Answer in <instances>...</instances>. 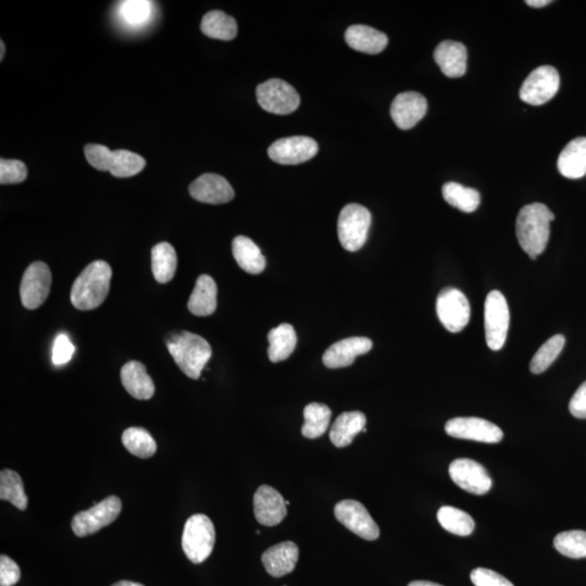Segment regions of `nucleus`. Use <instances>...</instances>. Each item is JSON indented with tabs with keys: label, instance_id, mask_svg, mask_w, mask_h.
Listing matches in <instances>:
<instances>
[{
	"label": "nucleus",
	"instance_id": "48",
	"mask_svg": "<svg viewBox=\"0 0 586 586\" xmlns=\"http://www.w3.org/2000/svg\"><path fill=\"white\" fill-rule=\"evenodd\" d=\"M112 586H144V585L136 582H132V581H120V582L113 584Z\"/></svg>",
	"mask_w": 586,
	"mask_h": 586
},
{
	"label": "nucleus",
	"instance_id": "5",
	"mask_svg": "<svg viewBox=\"0 0 586 586\" xmlns=\"http://www.w3.org/2000/svg\"><path fill=\"white\" fill-rule=\"evenodd\" d=\"M372 225L371 212L365 206L351 204L342 209L338 220V236L346 251H359L365 245Z\"/></svg>",
	"mask_w": 586,
	"mask_h": 586
},
{
	"label": "nucleus",
	"instance_id": "38",
	"mask_svg": "<svg viewBox=\"0 0 586 586\" xmlns=\"http://www.w3.org/2000/svg\"><path fill=\"white\" fill-rule=\"evenodd\" d=\"M564 344H566V339L563 335L553 336L552 338H549L534 354L530 363L531 372L538 375V373L547 371L557 359L560 352L563 351Z\"/></svg>",
	"mask_w": 586,
	"mask_h": 586
},
{
	"label": "nucleus",
	"instance_id": "22",
	"mask_svg": "<svg viewBox=\"0 0 586 586\" xmlns=\"http://www.w3.org/2000/svg\"><path fill=\"white\" fill-rule=\"evenodd\" d=\"M121 381L126 390L137 400H150L153 397L154 383L140 362H128L122 367Z\"/></svg>",
	"mask_w": 586,
	"mask_h": 586
},
{
	"label": "nucleus",
	"instance_id": "4",
	"mask_svg": "<svg viewBox=\"0 0 586 586\" xmlns=\"http://www.w3.org/2000/svg\"><path fill=\"white\" fill-rule=\"evenodd\" d=\"M215 544L214 522L204 513H197L186 521L181 547L193 564H201L210 557Z\"/></svg>",
	"mask_w": 586,
	"mask_h": 586
},
{
	"label": "nucleus",
	"instance_id": "42",
	"mask_svg": "<svg viewBox=\"0 0 586 586\" xmlns=\"http://www.w3.org/2000/svg\"><path fill=\"white\" fill-rule=\"evenodd\" d=\"M471 582L475 586H513L510 580L503 577L494 570L477 568L470 573Z\"/></svg>",
	"mask_w": 586,
	"mask_h": 586
},
{
	"label": "nucleus",
	"instance_id": "17",
	"mask_svg": "<svg viewBox=\"0 0 586 586\" xmlns=\"http://www.w3.org/2000/svg\"><path fill=\"white\" fill-rule=\"evenodd\" d=\"M428 103L422 93L406 92L398 93L391 105V117L398 128L411 129L426 116Z\"/></svg>",
	"mask_w": 586,
	"mask_h": 586
},
{
	"label": "nucleus",
	"instance_id": "39",
	"mask_svg": "<svg viewBox=\"0 0 586 586\" xmlns=\"http://www.w3.org/2000/svg\"><path fill=\"white\" fill-rule=\"evenodd\" d=\"M554 547L564 556L573 559L586 558V531L559 533L554 538Z\"/></svg>",
	"mask_w": 586,
	"mask_h": 586
},
{
	"label": "nucleus",
	"instance_id": "3",
	"mask_svg": "<svg viewBox=\"0 0 586 586\" xmlns=\"http://www.w3.org/2000/svg\"><path fill=\"white\" fill-rule=\"evenodd\" d=\"M167 346L180 371L190 380H199L212 356L209 342L199 335L179 331L171 335Z\"/></svg>",
	"mask_w": 586,
	"mask_h": 586
},
{
	"label": "nucleus",
	"instance_id": "16",
	"mask_svg": "<svg viewBox=\"0 0 586 586\" xmlns=\"http://www.w3.org/2000/svg\"><path fill=\"white\" fill-rule=\"evenodd\" d=\"M254 516L266 527L279 525L287 516V505L282 494L269 485L258 487L253 500Z\"/></svg>",
	"mask_w": 586,
	"mask_h": 586
},
{
	"label": "nucleus",
	"instance_id": "44",
	"mask_svg": "<svg viewBox=\"0 0 586 586\" xmlns=\"http://www.w3.org/2000/svg\"><path fill=\"white\" fill-rule=\"evenodd\" d=\"M21 570L12 558L0 556V586H13L19 582Z\"/></svg>",
	"mask_w": 586,
	"mask_h": 586
},
{
	"label": "nucleus",
	"instance_id": "47",
	"mask_svg": "<svg viewBox=\"0 0 586 586\" xmlns=\"http://www.w3.org/2000/svg\"><path fill=\"white\" fill-rule=\"evenodd\" d=\"M408 586H443L437 583L430 582V581H413Z\"/></svg>",
	"mask_w": 586,
	"mask_h": 586
},
{
	"label": "nucleus",
	"instance_id": "21",
	"mask_svg": "<svg viewBox=\"0 0 586 586\" xmlns=\"http://www.w3.org/2000/svg\"><path fill=\"white\" fill-rule=\"evenodd\" d=\"M434 60L444 75L456 79L467 70V49L459 41L444 40L434 50Z\"/></svg>",
	"mask_w": 586,
	"mask_h": 586
},
{
	"label": "nucleus",
	"instance_id": "25",
	"mask_svg": "<svg viewBox=\"0 0 586 586\" xmlns=\"http://www.w3.org/2000/svg\"><path fill=\"white\" fill-rule=\"evenodd\" d=\"M217 287L209 275H201L197 279L195 289L188 301L191 314L205 318L214 314L217 307Z\"/></svg>",
	"mask_w": 586,
	"mask_h": 586
},
{
	"label": "nucleus",
	"instance_id": "12",
	"mask_svg": "<svg viewBox=\"0 0 586 586\" xmlns=\"http://www.w3.org/2000/svg\"><path fill=\"white\" fill-rule=\"evenodd\" d=\"M51 287V272L44 262L31 264L21 280L20 297L23 307L36 310L48 298Z\"/></svg>",
	"mask_w": 586,
	"mask_h": 586
},
{
	"label": "nucleus",
	"instance_id": "49",
	"mask_svg": "<svg viewBox=\"0 0 586 586\" xmlns=\"http://www.w3.org/2000/svg\"><path fill=\"white\" fill-rule=\"evenodd\" d=\"M0 45H2V55H0V60L4 59V41H0Z\"/></svg>",
	"mask_w": 586,
	"mask_h": 586
},
{
	"label": "nucleus",
	"instance_id": "11",
	"mask_svg": "<svg viewBox=\"0 0 586 586\" xmlns=\"http://www.w3.org/2000/svg\"><path fill=\"white\" fill-rule=\"evenodd\" d=\"M335 516L342 525L364 540L375 541L380 536V527L360 502H339L335 507Z\"/></svg>",
	"mask_w": 586,
	"mask_h": 586
},
{
	"label": "nucleus",
	"instance_id": "8",
	"mask_svg": "<svg viewBox=\"0 0 586 586\" xmlns=\"http://www.w3.org/2000/svg\"><path fill=\"white\" fill-rule=\"evenodd\" d=\"M258 105L267 112L274 114H290L300 106L297 91L283 80L273 79L262 83L257 88Z\"/></svg>",
	"mask_w": 586,
	"mask_h": 586
},
{
	"label": "nucleus",
	"instance_id": "43",
	"mask_svg": "<svg viewBox=\"0 0 586 586\" xmlns=\"http://www.w3.org/2000/svg\"><path fill=\"white\" fill-rule=\"evenodd\" d=\"M75 347L65 334L57 337L53 349V362L57 366L66 364L74 356Z\"/></svg>",
	"mask_w": 586,
	"mask_h": 586
},
{
	"label": "nucleus",
	"instance_id": "28",
	"mask_svg": "<svg viewBox=\"0 0 586 586\" xmlns=\"http://www.w3.org/2000/svg\"><path fill=\"white\" fill-rule=\"evenodd\" d=\"M268 357L272 363L287 360L297 345L298 337L292 325L282 324L269 331Z\"/></svg>",
	"mask_w": 586,
	"mask_h": 586
},
{
	"label": "nucleus",
	"instance_id": "30",
	"mask_svg": "<svg viewBox=\"0 0 586 586\" xmlns=\"http://www.w3.org/2000/svg\"><path fill=\"white\" fill-rule=\"evenodd\" d=\"M202 33L207 38L232 40L236 38L238 27L236 20L219 10L207 13L201 22Z\"/></svg>",
	"mask_w": 586,
	"mask_h": 586
},
{
	"label": "nucleus",
	"instance_id": "18",
	"mask_svg": "<svg viewBox=\"0 0 586 586\" xmlns=\"http://www.w3.org/2000/svg\"><path fill=\"white\" fill-rule=\"evenodd\" d=\"M189 193L197 201L210 205L227 204L235 197V191L228 181L217 174L201 175L189 186Z\"/></svg>",
	"mask_w": 586,
	"mask_h": 586
},
{
	"label": "nucleus",
	"instance_id": "26",
	"mask_svg": "<svg viewBox=\"0 0 586 586\" xmlns=\"http://www.w3.org/2000/svg\"><path fill=\"white\" fill-rule=\"evenodd\" d=\"M366 426V417L362 412L342 413L330 430L329 438L336 448H345Z\"/></svg>",
	"mask_w": 586,
	"mask_h": 586
},
{
	"label": "nucleus",
	"instance_id": "13",
	"mask_svg": "<svg viewBox=\"0 0 586 586\" xmlns=\"http://www.w3.org/2000/svg\"><path fill=\"white\" fill-rule=\"evenodd\" d=\"M445 433L456 439L477 441L482 443H499L504 433L489 420L478 417H458L449 420Z\"/></svg>",
	"mask_w": 586,
	"mask_h": 586
},
{
	"label": "nucleus",
	"instance_id": "24",
	"mask_svg": "<svg viewBox=\"0 0 586 586\" xmlns=\"http://www.w3.org/2000/svg\"><path fill=\"white\" fill-rule=\"evenodd\" d=\"M559 173L569 179H582L586 175V137H578L570 142L559 154L557 161Z\"/></svg>",
	"mask_w": 586,
	"mask_h": 586
},
{
	"label": "nucleus",
	"instance_id": "6",
	"mask_svg": "<svg viewBox=\"0 0 586 586\" xmlns=\"http://www.w3.org/2000/svg\"><path fill=\"white\" fill-rule=\"evenodd\" d=\"M510 320V309L504 294L494 290L487 294L485 303V339L491 350L499 351L504 346Z\"/></svg>",
	"mask_w": 586,
	"mask_h": 586
},
{
	"label": "nucleus",
	"instance_id": "29",
	"mask_svg": "<svg viewBox=\"0 0 586 586\" xmlns=\"http://www.w3.org/2000/svg\"><path fill=\"white\" fill-rule=\"evenodd\" d=\"M152 268L154 279L159 284H167L173 279L178 268V256L169 242H161L152 250Z\"/></svg>",
	"mask_w": 586,
	"mask_h": 586
},
{
	"label": "nucleus",
	"instance_id": "36",
	"mask_svg": "<svg viewBox=\"0 0 586 586\" xmlns=\"http://www.w3.org/2000/svg\"><path fill=\"white\" fill-rule=\"evenodd\" d=\"M438 520L445 530L459 537H468L475 530L473 517L452 506L441 507Z\"/></svg>",
	"mask_w": 586,
	"mask_h": 586
},
{
	"label": "nucleus",
	"instance_id": "23",
	"mask_svg": "<svg viewBox=\"0 0 586 586\" xmlns=\"http://www.w3.org/2000/svg\"><path fill=\"white\" fill-rule=\"evenodd\" d=\"M345 41L352 49L368 55H378L385 50L388 38L385 33L367 25H352L346 30Z\"/></svg>",
	"mask_w": 586,
	"mask_h": 586
},
{
	"label": "nucleus",
	"instance_id": "31",
	"mask_svg": "<svg viewBox=\"0 0 586 586\" xmlns=\"http://www.w3.org/2000/svg\"><path fill=\"white\" fill-rule=\"evenodd\" d=\"M442 195L450 206L465 214H473L480 205V194L473 188H468L454 181L444 184Z\"/></svg>",
	"mask_w": 586,
	"mask_h": 586
},
{
	"label": "nucleus",
	"instance_id": "1",
	"mask_svg": "<svg viewBox=\"0 0 586 586\" xmlns=\"http://www.w3.org/2000/svg\"><path fill=\"white\" fill-rule=\"evenodd\" d=\"M555 215L546 205L531 204L522 207L516 222L517 240L522 250L532 260L546 250L549 240V226Z\"/></svg>",
	"mask_w": 586,
	"mask_h": 586
},
{
	"label": "nucleus",
	"instance_id": "40",
	"mask_svg": "<svg viewBox=\"0 0 586 586\" xmlns=\"http://www.w3.org/2000/svg\"><path fill=\"white\" fill-rule=\"evenodd\" d=\"M28 168L19 160H0V183L19 184L27 179Z\"/></svg>",
	"mask_w": 586,
	"mask_h": 586
},
{
	"label": "nucleus",
	"instance_id": "2",
	"mask_svg": "<svg viewBox=\"0 0 586 586\" xmlns=\"http://www.w3.org/2000/svg\"><path fill=\"white\" fill-rule=\"evenodd\" d=\"M111 267L105 261L90 264L76 278L71 290V302L81 310H95L103 303L110 290Z\"/></svg>",
	"mask_w": 586,
	"mask_h": 586
},
{
	"label": "nucleus",
	"instance_id": "20",
	"mask_svg": "<svg viewBox=\"0 0 586 586\" xmlns=\"http://www.w3.org/2000/svg\"><path fill=\"white\" fill-rule=\"evenodd\" d=\"M299 547L293 542H283L269 547L262 555V563L267 572L274 578L284 577L293 573L297 566Z\"/></svg>",
	"mask_w": 586,
	"mask_h": 586
},
{
	"label": "nucleus",
	"instance_id": "33",
	"mask_svg": "<svg viewBox=\"0 0 586 586\" xmlns=\"http://www.w3.org/2000/svg\"><path fill=\"white\" fill-rule=\"evenodd\" d=\"M302 434L308 439H318L328 429L331 411L325 404L310 403L304 408Z\"/></svg>",
	"mask_w": 586,
	"mask_h": 586
},
{
	"label": "nucleus",
	"instance_id": "32",
	"mask_svg": "<svg viewBox=\"0 0 586 586\" xmlns=\"http://www.w3.org/2000/svg\"><path fill=\"white\" fill-rule=\"evenodd\" d=\"M122 443L129 453L142 459L153 458L157 452V443L146 429L132 427L122 435Z\"/></svg>",
	"mask_w": 586,
	"mask_h": 586
},
{
	"label": "nucleus",
	"instance_id": "7",
	"mask_svg": "<svg viewBox=\"0 0 586 586\" xmlns=\"http://www.w3.org/2000/svg\"><path fill=\"white\" fill-rule=\"evenodd\" d=\"M122 511V502L116 495L97 503L90 510L76 513L72 520V530L76 537L85 538L111 525Z\"/></svg>",
	"mask_w": 586,
	"mask_h": 586
},
{
	"label": "nucleus",
	"instance_id": "37",
	"mask_svg": "<svg viewBox=\"0 0 586 586\" xmlns=\"http://www.w3.org/2000/svg\"><path fill=\"white\" fill-rule=\"evenodd\" d=\"M146 167V160L128 150L113 152L111 168L109 172L118 179L131 178Z\"/></svg>",
	"mask_w": 586,
	"mask_h": 586
},
{
	"label": "nucleus",
	"instance_id": "14",
	"mask_svg": "<svg viewBox=\"0 0 586 586\" xmlns=\"http://www.w3.org/2000/svg\"><path fill=\"white\" fill-rule=\"evenodd\" d=\"M450 479L471 494L484 495L491 490L492 479L484 466L474 459H458L450 465Z\"/></svg>",
	"mask_w": 586,
	"mask_h": 586
},
{
	"label": "nucleus",
	"instance_id": "9",
	"mask_svg": "<svg viewBox=\"0 0 586 586\" xmlns=\"http://www.w3.org/2000/svg\"><path fill=\"white\" fill-rule=\"evenodd\" d=\"M559 74L554 66H538L523 82L520 97L529 105L542 106L553 100L559 90Z\"/></svg>",
	"mask_w": 586,
	"mask_h": 586
},
{
	"label": "nucleus",
	"instance_id": "34",
	"mask_svg": "<svg viewBox=\"0 0 586 586\" xmlns=\"http://www.w3.org/2000/svg\"><path fill=\"white\" fill-rule=\"evenodd\" d=\"M118 18L132 29H140L153 19V6L147 0H127L118 4Z\"/></svg>",
	"mask_w": 586,
	"mask_h": 586
},
{
	"label": "nucleus",
	"instance_id": "41",
	"mask_svg": "<svg viewBox=\"0 0 586 586\" xmlns=\"http://www.w3.org/2000/svg\"><path fill=\"white\" fill-rule=\"evenodd\" d=\"M113 152L102 144H90L85 147V157L92 167L102 172L111 168Z\"/></svg>",
	"mask_w": 586,
	"mask_h": 586
},
{
	"label": "nucleus",
	"instance_id": "46",
	"mask_svg": "<svg viewBox=\"0 0 586 586\" xmlns=\"http://www.w3.org/2000/svg\"><path fill=\"white\" fill-rule=\"evenodd\" d=\"M551 0H527L526 4L528 6L533 8H543L547 6L548 4H551Z\"/></svg>",
	"mask_w": 586,
	"mask_h": 586
},
{
	"label": "nucleus",
	"instance_id": "10",
	"mask_svg": "<svg viewBox=\"0 0 586 586\" xmlns=\"http://www.w3.org/2000/svg\"><path fill=\"white\" fill-rule=\"evenodd\" d=\"M437 314L445 328L453 334L459 333L469 323V301L459 289L444 288L438 295Z\"/></svg>",
	"mask_w": 586,
	"mask_h": 586
},
{
	"label": "nucleus",
	"instance_id": "35",
	"mask_svg": "<svg viewBox=\"0 0 586 586\" xmlns=\"http://www.w3.org/2000/svg\"><path fill=\"white\" fill-rule=\"evenodd\" d=\"M0 499L12 503L20 511L28 508V496L25 494L22 479L13 470L4 469L0 473Z\"/></svg>",
	"mask_w": 586,
	"mask_h": 586
},
{
	"label": "nucleus",
	"instance_id": "27",
	"mask_svg": "<svg viewBox=\"0 0 586 586\" xmlns=\"http://www.w3.org/2000/svg\"><path fill=\"white\" fill-rule=\"evenodd\" d=\"M232 254L238 266L249 274H261L266 269V258L250 238L236 237L232 241Z\"/></svg>",
	"mask_w": 586,
	"mask_h": 586
},
{
	"label": "nucleus",
	"instance_id": "15",
	"mask_svg": "<svg viewBox=\"0 0 586 586\" xmlns=\"http://www.w3.org/2000/svg\"><path fill=\"white\" fill-rule=\"evenodd\" d=\"M319 153V144L313 138L293 136L276 140L268 148V155L274 162L297 165L313 159Z\"/></svg>",
	"mask_w": 586,
	"mask_h": 586
},
{
	"label": "nucleus",
	"instance_id": "19",
	"mask_svg": "<svg viewBox=\"0 0 586 586\" xmlns=\"http://www.w3.org/2000/svg\"><path fill=\"white\" fill-rule=\"evenodd\" d=\"M372 349V341L365 337H354L336 342L326 350L323 363L330 370L354 364L357 356L364 355Z\"/></svg>",
	"mask_w": 586,
	"mask_h": 586
},
{
	"label": "nucleus",
	"instance_id": "45",
	"mask_svg": "<svg viewBox=\"0 0 586 586\" xmlns=\"http://www.w3.org/2000/svg\"><path fill=\"white\" fill-rule=\"evenodd\" d=\"M569 411L575 418L586 419V381L573 394L569 403Z\"/></svg>",
	"mask_w": 586,
	"mask_h": 586
}]
</instances>
